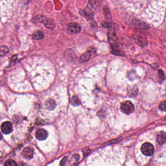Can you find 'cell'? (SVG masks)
<instances>
[{
	"mask_svg": "<svg viewBox=\"0 0 166 166\" xmlns=\"http://www.w3.org/2000/svg\"><path fill=\"white\" fill-rule=\"evenodd\" d=\"M120 109L124 113L129 115L134 111L135 107L130 101H126L121 104Z\"/></svg>",
	"mask_w": 166,
	"mask_h": 166,
	"instance_id": "6da1fadb",
	"label": "cell"
},
{
	"mask_svg": "<svg viewBox=\"0 0 166 166\" xmlns=\"http://www.w3.org/2000/svg\"><path fill=\"white\" fill-rule=\"evenodd\" d=\"M39 22L44 25L46 28L50 29H54L55 27V24L53 21L49 18L44 16H38Z\"/></svg>",
	"mask_w": 166,
	"mask_h": 166,
	"instance_id": "7a4b0ae2",
	"label": "cell"
},
{
	"mask_svg": "<svg viewBox=\"0 0 166 166\" xmlns=\"http://www.w3.org/2000/svg\"><path fill=\"white\" fill-rule=\"evenodd\" d=\"M154 147L152 144L145 143L141 147L142 153L147 156H151L154 153Z\"/></svg>",
	"mask_w": 166,
	"mask_h": 166,
	"instance_id": "3957f363",
	"label": "cell"
},
{
	"mask_svg": "<svg viewBox=\"0 0 166 166\" xmlns=\"http://www.w3.org/2000/svg\"><path fill=\"white\" fill-rule=\"evenodd\" d=\"M108 41L113 47L118 45V39L116 32L113 29H110L108 32Z\"/></svg>",
	"mask_w": 166,
	"mask_h": 166,
	"instance_id": "277c9868",
	"label": "cell"
},
{
	"mask_svg": "<svg viewBox=\"0 0 166 166\" xmlns=\"http://www.w3.org/2000/svg\"><path fill=\"white\" fill-rule=\"evenodd\" d=\"M95 51V50L94 48H88L85 53H84L81 56L80 62H83L88 61Z\"/></svg>",
	"mask_w": 166,
	"mask_h": 166,
	"instance_id": "5b68a950",
	"label": "cell"
},
{
	"mask_svg": "<svg viewBox=\"0 0 166 166\" xmlns=\"http://www.w3.org/2000/svg\"><path fill=\"white\" fill-rule=\"evenodd\" d=\"M68 31L72 33H78L81 31V26L77 23H72L68 24L67 26Z\"/></svg>",
	"mask_w": 166,
	"mask_h": 166,
	"instance_id": "8992f818",
	"label": "cell"
},
{
	"mask_svg": "<svg viewBox=\"0 0 166 166\" xmlns=\"http://www.w3.org/2000/svg\"><path fill=\"white\" fill-rule=\"evenodd\" d=\"M1 131L3 134L8 135L12 131V126L9 121H6L2 124Z\"/></svg>",
	"mask_w": 166,
	"mask_h": 166,
	"instance_id": "52a82bcc",
	"label": "cell"
},
{
	"mask_svg": "<svg viewBox=\"0 0 166 166\" xmlns=\"http://www.w3.org/2000/svg\"><path fill=\"white\" fill-rule=\"evenodd\" d=\"M22 154L26 159H30L33 156L34 150L30 147H26L22 152Z\"/></svg>",
	"mask_w": 166,
	"mask_h": 166,
	"instance_id": "ba28073f",
	"label": "cell"
},
{
	"mask_svg": "<svg viewBox=\"0 0 166 166\" xmlns=\"http://www.w3.org/2000/svg\"><path fill=\"white\" fill-rule=\"evenodd\" d=\"M47 132L44 129H39L37 131L36 134V138L39 141H44L47 138Z\"/></svg>",
	"mask_w": 166,
	"mask_h": 166,
	"instance_id": "9c48e42d",
	"label": "cell"
},
{
	"mask_svg": "<svg viewBox=\"0 0 166 166\" xmlns=\"http://www.w3.org/2000/svg\"><path fill=\"white\" fill-rule=\"evenodd\" d=\"M157 142L160 144H163L166 142V133L164 131H162L157 135L156 137Z\"/></svg>",
	"mask_w": 166,
	"mask_h": 166,
	"instance_id": "30bf717a",
	"label": "cell"
},
{
	"mask_svg": "<svg viewBox=\"0 0 166 166\" xmlns=\"http://www.w3.org/2000/svg\"><path fill=\"white\" fill-rule=\"evenodd\" d=\"M56 102L52 99L47 100L45 103V107L47 110H49V111L54 110L56 107Z\"/></svg>",
	"mask_w": 166,
	"mask_h": 166,
	"instance_id": "8fae6325",
	"label": "cell"
},
{
	"mask_svg": "<svg viewBox=\"0 0 166 166\" xmlns=\"http://www.w3.org/2000/svg\"><path fill=\"white\" fill-rule=\"evenodd\" d=\"M33 39L35 40H39V39H42L44 38V33L42 31H37L34 33L33 36Z\"/></svg>",
	"mask_w": 166,
	"mask_h": 166,
	"instance_id": "7c38bea8",
	"label": "cell"
},
{
	"mask_svg": "<svg viewBox=\"0 0 166 166\" xmlns=\"http://www.w3.org/2000/svg\"><path fill=\"white\" fill-rule=\"evenodd\" d=\"M71 104L75 106H79L81 104V101L76 96H74V97H72L71 99Z\"/></svg>",
	"mask_w": 166,
	"mask_h": 166,
	"instance_id": "4fadbf2b",
	"label": "cell"
},
{
	"mask_svg": "<svg viewBox=\"0 0 166 166\" xmlns=\"http://www.w3.org/2000/svg\"><path fill=\"white\" fill-rule=\"evenodd\" d=\"M1 52H0V55L2 57L3 56H5L6 54L9 52V49L8 47L6 46H2L1 47Z\"/></svg>",
	"mask_w": 166,
	"mask_h": 166,
	"instance_id": "5bb4252c",
	"label": "cell"
},
{
	"mask_svg": "<svg viewBox=\"0 0 166 166\" xmlns=\"http://www.w3.org/2000/svg\"><path fill=\"white\" fill-rule=\"evenodd\" d=\"M5 166H18L16 162L13 160L10 159L6 161L5 163Z\"/></svg>",
	"mask_w": 166,
	"mask_h": 166,
	"instance_id": "9a60e30c",
	"label": "cell"
},
{
	"mask_svg": "<svg viewBox=\"0 0 166 166\" xmlns=\"http://www.w3.org/2000/svg\"><path fill=\"white\" fill-rule=\"evenodd\" d=\"M159 108L162 111L166 112V101L161 103L159 106Z\"/></svg>",
	"mask_w": 166,
	"mask_h": 166,
	"instance_id": "2e32d148",
	"label": "cell"
},
{
	"mask_svg": "<svg viewBox=\"0 0 166 166\" xmlns=\"http://www.w3.org/2000/svg\"><path fill=\"white\" fill-rule=\"evenodd\" d=\"M67 161V157H64L60 162V166H64Z\"/></svg>",
	"mask_w": 166,
	"mask_h": 166,
	"instance_id": "e0dca14e",
	"label": "cell"
},
{
	"mask_svg": "<svg viewBox=\"0 0 166 166\" xmlns=\"http://www.w3.org/2000/svg\"><path fill=\"white\" fill-rule=\"evenodd\" d=\"M91 152V150L88 148H86L85 150H83V154L84 155L88 154L90 152Z\"/></svg>",
	"mask_w": 166,
	"mask_h": 166,
	"instance_id": "ac0fdd59",
	"label": "cell"
},
{
	"mask_svg": "<svg viewBox=\"0 0 166 166\" xmlns=\"http://www.w3.org/2000/svg\"><path fill=\"white\" fill-rule=\"evenodd\" d=\"M20 166H26V165L25 164H24V163H20L19 165Z\"/></svg>",
	"mask_w": 166,
	"mask_h": 166,
	"instance_id": "d6986e66",
	"label": "cell"
}]
</instances>
